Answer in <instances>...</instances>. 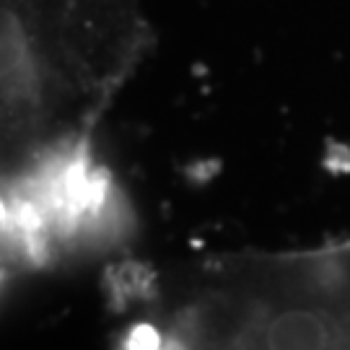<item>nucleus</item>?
<instances>
[{
    "mask_svg": "<svg viewBox=\"0 0 350 350\" xmlns=\"http://www.w3.org/2000/svg\"><path fill=\"white\" fill-rule=\"evenodd\" d=\"M156 340L163 350H350V241L215 260Z\"/></svg>",
    "mask_w": 350,
    "mask_h": 350,
    "instance_id": "2",
    "label": "nucleus"
},
{
    "mask_svg": "<svg viewBox=\"0 0 350 350\" xmlns=\"http://www.w3.org/2000/svg\"><path fill=\"white\" fill-rule=\"evenodd\" d=\"M146 44L138 0H3L11 169L91 156V130Z\"/></svg>",
    "mask_w": 350,
    "mask_h": 350,
    "instance_id": "1",
    "label": "nucleus"
}]
</instances>
